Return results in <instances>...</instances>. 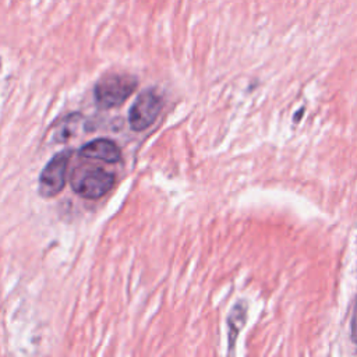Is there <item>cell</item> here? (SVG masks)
I'll return each mask as SVG.
<instances>
[{
    "label": "cell",
    "instance_id": "obj_1",
    "mask_svg": "<svg viewBox=\"0 0 357 357\" xmlns=\"http://www.w3.org/2000/svg\"><path fill=\"white\" fill-rule=\"evenodd\" d=\"M116 183L113 173L99 166L82 165L74 169L71 174V188L79 197L86 199H98L103 197Z\"/></svg>",
    "mask_w": 357,
    "mask_h": 357
},
{
    "label": "cell",
    "instance_id": "obj_2",
    "mask_svg": "<svg viewBox=\"0 0 357 357\" xmlns=\"http://www.w3.org/2000/svg\"><path fill=\"white\" fill-rule=\"evenodd\" d=\"M137 85L138 81L134 75L112 73L96 81L93 95L99 106L110 109L121 105L135 91Z\"/></svg>",
    "mask_w": 357,
    "mask_h": 357
},
{
    "label": "cell",
    "instance_id": "obj_3",
    "mask_svg": "<svg viewBox=\"0 0 357 357\" xmlns=\"http://www.w3.org/2000/svg\"><path fill=\"white\" fill-rule=\"evenodd\" d=\"M162 96L152 88L142 91L128 112V123L134 131L148 128L159 116L162 109Z\"/></svg>",
    "mask_w": 357,
    "mask_h": 357
},
{
    "label": "cell",
    "instance_id": "obj_4",
    "mask_svg": "<svg viewBox=\"0 0 357 357\" xmlns=\"http://www.w3.org/2000/svg\"><path fill=\"white\" fill-rule=\"evenodd\" d=\"M70 153V151L59 152L42 169L39 176V192L42 197H54L64 188L67 180Z\"/></svg>",
    "mask_w": 357,
    "mask_h": 357
},
{
    "label": "cell",
    "instance_id": "obj_5",
    "mask_svg": "<svg viewBox=\"0 0 357 357\" xmlns=\"http://www.w3.org/2000/svg\"><path fill=\"white\" fill-rule=\"evenodd\" d=\"M78 155L86 159H96L106 163H116L121 158V151L116 145V142L107 138H96L93 141L86 142L79 148Z\"/></svg>",
    "mask_w": 357,
    "mask_h": 357
},
{
    "label": "cell",
    "instance_id": "obj_6",
    "mask_svg": "<svg viewBox=\"0 0 357 357\" xmlns=\"http://www.w3.org/2000/svg\"><path fill=\"white\" fill-rule=\"evenodd\" d=\"M244 308L241 304H237L230 317H229V344L230 347H233V343H234V339L237 336V332L240 331V328L243 326V322H244Z\"/></svg>",
    "mask_w": 357,
    "mask_h": 357
},
{
    "label": "cell",
    "instance_id": "obj_7",
    "mask_svg": "<svg viewBox=\"0 0 357 357\" xmlns=\"http://www.w3.org/2000/svg\"><path fill=\"white\" fill-rule=\"evenodd\" d=\"M351 339L357 344V298L353 308V317H351Z\"/></svg>",
    "mask_w": 357,
    "mask_h": 357
}]
</instances>
